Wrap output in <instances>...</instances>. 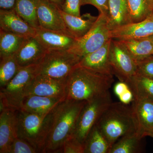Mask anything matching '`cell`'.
I'll return each mask as SVG.
<instances>
[{"mask_svg":"<svg viewBox=\"0 0 153 153\" xmlns=\"http://www.w3.org/2000/svg\"><path fill=\"white\" fill-rule=\"evenodd\" d=\"M86 102L66 99L55 107L52 111V123L44 153H60L64 142L73 136Z\"/></svg>","mask_w":153,"mask_h":153,"instance_id":"7a4b0ae2","label":"cell"},{"mask_svg":"<svg viewBox=\"0 0 153 153\" xmlns=\"http://www.w3.org/2000/svg\"><path fill=\"white\" fill-rule=\"evenodd\" d=\"M149 37V38H150L153 41V36H150V37Z\"/></svg>","mask_w":153,"mask_h":153,"instance_id":"f35d334b","label":"cell"},{"mask_svg":"<svg viewBox=\"0 0 153 153\" xmlns=\"http://www.w3.org/2000/svg\"><path fill=\"white\" fill-rule=\"evenodd\" d=\"M112 102L109 91L87 101L79 114L73 136L84 144L89 132Z\"/></svg>","mask_w":153,"mask_h":153,"instance_id":"52a82bcc","label":"cell"},{"mask_svg":"<svg viewBox=\"0 0 153 153\" xmlns=\"http://www.w3.org/2000/svg\"><path fill=\"white\" fill-rule=\"evenodd\" d=\"M110 32L107 17L100 13L90 30L82 38L76 39L68 51L82 58L101 48L111 39Z\"/></svg>","mask_w":153,"mask_h":153,"instance_id":"ba28073f","label":"cell"},{"mask_svg":"<svg viewBox=\"0 0 153 153\" xmlns=\"http://www.w3.org/2000/svg\"><path fill=\"white\" fill-rule=\"evenodd\" d=\"M113 76L77 65L65 80L66 99L88 101L109 91Z\"/></svg>","mask_w":153,"mask_h":153,"instance_id":"6da1fadb","label":"cell"},{"mask_svg":"<svg viewBox=\"0 0 153 153\" xmlns=\"http://www.w3.org/2000/svg\"><path fill=\"white\" fill-rule=\"evenodd\" d=\"M0 153H9L17 136V111L7 108L0 112Z\"/></svg>","mask_w":153,"mask_h":153,"instance_id":"e0dca14e","label":"cell"},{"mask_svg":"<svg viewBox=\"0 0 153 153\" xmlns=\"http://www.w3.org/2000/svg\"><path fill=\"white\" fill-rule=\"evenodd\" d=\"M35 37L48 50H68L76 40L68 33L41 27L36 29Z\"/></svg>","mask_w":153,"mask_h":153,"instance_id":"4fadbf2b","label":"cell"},{"mask_svg":"<svg viewBox=\"0 0 153 153\" xmlns=\"http://www.w3.org/2000/svg\"><path fill=\"white\" fill-rule=\"evenodd\" d=\"M111 39L101 48L82 57L78 65L102 74L114 76L109 57Z\"/></svg>","mask_w":153,"mask_h":153,"instance_id":"2e32d148","label":"cell"},{"mask_svg":"<svg viewBox=\"0 0 153 153\" xmlns=\"http://www.w3.org/2000/svg\"><path fill=\"white\" fill-rule=\"evenodd\" d=\"M84 153H109L111 146L97 125L92 128L84 143Z\"/></svg>","mask_w":153,"mask_h":153,"instance_id":"603a6c76","label":"cell"},{"mask_svg":"<svg viewBox=\"0 0 153 153\" xmlns=\"http://www.w3.org/2000/svg\"><path fill=\"white\" fill-rule=\"evenodd\" d=\"M81 58L68 50H48L38 64V74L65 81Z\"/></svg>","mask_w":153,"mask_h":153,"instance_id":"8992f818","label":"cell"},{"mask_svg":"<svg viewBox=\"0 0 153 153\" xmlns=\"http://www.w3.org/2000/svg\"><path fill=\"white\" fill-rule=\"evenodd\" d=\"M60 153H84V144L72 136L63 143Z\"/></svg>","mask_w":153,"mask_h":153,"instance_id":"1f68e13d","label":"cell"},{"mask_svg":"<svg viewBox=\"0 0 153 153\" xmlns=\"http://www.w3.org/2000/svg\"><path fill=\"white\" fill-rule=\"evenodd\" d=\"M52 120V111L40 115L17 111V136L30 143L38 153H44Z\"/></svg>","mask_w":153,"mask_h":153,"instance_id":"277c9868","label":"cell"},{"mask_svg":"<svg viewBox=\"0 0 153 153\" xmlns=\"http://www.w3.org/2000/svg\"><path fill=\"white\" fill-rule=\"evenodd\" d=\"M38 64L22 67L13 78L0 91V112L7 108L21 109L28 83L38 74Z\"/></svg>","mask_w":153,"mask_h":153,"instance_id":"5b68a950","label":"cell"},{"mask_svg":"<svg viewBox=\"0 0 153 153\" xmlns=\"http://www.w3.org/2000/svg\"><path fill=\"white\" fill-rule=\"evenodd\" d=\"M29 95L66 98L65 81L38 74L26 88L25 97Z\"/></svg>","mask_w":153,"mask_h":153,"instance_id":"30bf717a","label":"cell"},{"mask_svg":"<svg viewBox=\"0 0 153 153\" xmlns=\"http://www.w3.org/2000/svg\"><path fill=\"white\" fill-rule=\"evenodd\" d=\"M60 10L49 0H39L37 17L40 27L70 34L66 29Z\"/></svg>","mask_w":153,"mask_h":153,"instance_id":"8fae6325","label":"cell"},{"mask_svg":"<svg viewBox=\"0 0 153 153\" xmlns=\"http://www.w3.org/2000/svg\"><path fill=\"white\" fill-rule=\"evenodd\" d=\"M132 105L137 121L138 131L143 137L149 135L153 130V101L134 98Z\"/></svg>","mask_w":153,"mask_h":153,"instance_id":"ffe728a7","label":"cell"},{"mask_svg":"<svg viewBox=\"0 0 153 153\" xmlns=\"http://www.w3.org/2000/svg\"><path fill=\"white\" fill-rule=\"evenodd\" d=\"M39 0H17L15 10L22 19L36 29L40 27L37 17Z\"/></svg>","mask_w":153,"mask_h":153,"instance_id":"4316f807","label":"cell"},{"mask_svg":"<svg viewBox=\"0 0 153 153\" xmlns=\"http://www.w3.org/2000/svg\"><path fill=\"white\" fill-rule=\"evenodd\" d=\"M47 51L35 37H28L15 56L18 64L22 68L39 64Z\"/></svg>","mask_w":153,"mask_h":153,"instance_id":"7c38bea8","label":"cell"},{"mask_svg":"<svg viewBox=\"0 0 153 153\" xmlns=\"http://www.w3.org/2000/svg\"><path fill=\"white\" fill-rule=\"evenodd\" d=\"M17 0H0V9L8 10L15 9Z\"/></svg>","mask_w":153,"mask_h":153,"instance_id":"d590c367","label":"cell"},{"mask_svg":"<svg viewBox=\"0 0 153 153\" xmlns=\"http://www.w3.org/2000/svg\"><path fill=\"white\" fill-rule=\"evenodd\" d=\"M110 35L112 39L117 40L153 36V13L141 22L131 23L111 31Z\"/></svg>","mask_w":153,"mask_h":153,"instance_id":"9a60e30c","label":"cell"},{"mask_svg":"<svg viewBox=\"0 0 153 153\" xmlns=\"http://www.w3.org/2000/svg\"><path fill=\"white\" fill-rule=\"evenodd\" d=\"M107 24L110 31L131 23L127 0H109Z\"/></svg>","mask_w":153,"mask_h":153,"instance_id":"44dd1931","label":"cell"},{"mask_svg":"<svg viewBox=\"0 0 153 153\" xmlns=\"http://www.w3.org/2000/svg\"><path fill=\"white\" fill-rule=\"evenodd\" d=\"M148 136L152 137L153 138V130L152 131H151L149 133V135Z\"/></svg>","mask_w":153,"mask_h":153,"instance_id":"74e56055","label":"cell"},{"mask_svg":"<svg viewBox=\"0 0 153 153\" xmlns=\"http://www.w3.org/2000/svg\"><path fill=\"white\" fill-rule=\"evenodd\" d=\"M109 0H81V5L90 4L95 7L100 13L103 14L108 17L109 13Z\"/></svg>","mask_w":153,"mask_h":153,"instance_id":"e575fe53","label":"cell"},{"mask_svg":"<svg viewBox=\"0 0 153 153\" xmlns=\"http://www.w3.org/2000/svg\"><path fill=\"white\" fill-rule=\"evenodd\" d=\"M109 57L114 75L119 81L129 83L137 72L136 63L118 40L111 39Z\"/></svg>","mask_w":153,"mask_h":153,"instance_id":"9c48e42d","label":"cell"},{"mask_svg":"<svg viewBox=\"0 0 153 153\" xmlns=\"http://www.w3.org/2000/svg\"><path fill=\"white\" fill-rule=\"evenodd\" d=\"M49 1L57 6L60 9H61L64 1V0H49Z\"/></svg>","mask_w":153,"mask_h":153,"instance_id":"8d00e7d4","label":"cell"},{"mask_svg":"<svg viewBox=\"0 0 153 153\" xmlns=\"http://www.w3.org/2000/svg\"><path fill=\"white\" fill-rule=\"evenodd\" d=\"M26 38L0 30L1 59L15 55Z\"/></svg>","mask_w":153,"mask_h":153,"instance_id":"484cf974","label":"cell"},{"mask_svg":"<svg viewBox=\"0 0 153 153\" xmlns=\"http://www.w3.org/2000/svg\"><path fill=\"white\" fill-rule=\"evenodd\" d=\"M131 23L141 22L153 13V0H127Z\"/></svg>","mask_w":153,"mask_h":153,"instance_id":"83f0119b","label":"cell"},{"mask_svg":"<svg viewBox=\"0 0 153 153\" xmlns=\"http://www.w3.org/2000/svg\"><path fill=\"white\" fill-rule=\"evenodd\" d=\"M135 61L137 73L153 78V55Z\"/></svg>","mask_w":153,"mask_h":153,"instance_id":"d6a6232c","label":"cell"},{"mask_svg":"<svg viewBox=\"0 0 153 153\" xmlns=\"http://www.w3.org/2000/svg\"><path fill=\"white\" fill-rule=\"evenodd\" d=\"M22 67L18 64L15 55L1 59L0 86L7 85L17 74Z\"/></svg>","mask_w":153,"mask_h":153,"instance_id":"f1b7e54d","label":"cell"},{"mask_svg":"<svg viewBox=\"0 0 153 153\" xmlns=\"http://www.w3.org/2000/svg\"><path fill=\"white\" fill-rule=\"evenodd\" d=\"M81 6V0H64L61 10L66 13L79 16Z\"/></svg>","mask_w":153,"mask_h":153,"instance_id":"836d02e7","label":"cell"},{"mask_svg":"<svg viewBox=\"0 0 153 153\" xmlns=\"http://www.w3.org/2000/svg\"><path fill=\"white\" fill-rule=\"evenodd\" d=\"M118 41L135 60L153 55V41L149 37Z\"/></svg>","mask_w":153,"mask_h":153,"instance_id":"7402d4cb","label":"cell"},{"mask_svg":"<svg viewBox=\"0 0 153 153\" xmlns=\"http://www.w3.org/2000/svg\"><path fill=\"white\" fill-rule=\"evenodd\" d=\"M60 12L67 31L76 39L85 36L97 19V17L88 13L77 16L66 13L61 10Z\"/></svg>","mask_w":153,"mask_h":153,"instance_id":"d6986e66","label":"cell"},{"mask_svg":"<svg viewBox=\"0 0 153 153\" xmlns=\"http://www.w3.org/2000/svg\"><path fill=\"white\" fill-rule=\"evenodd\" d=\"M65 99V98L38 95L26 96L22 102L21 110L36 114L47 115Z\"/></svg>","mask_w":153,"mask_h":153,"instance_id":"ac0fdd59","label":"cell"},{"mask_svg":"<svg viewBox=\"0 0 153 153\" xmlns=\"http://www.w3.org/2000/svg\"><path fill=\"white\" fill-rule=\"evenodd\" d=\"M37 150L30 143L17 137L10 146L9 153H36Z\"/></svg>","mask_w":153,"mask_h":153,"instance_id":"4dcf8cb0","label":"cell"},{"mask_svg":"<svg viewBox=\"0 0 153 153\" xmlns=\"http://www.w3.org/2000/svg\"><path fill=\"white\" fill-rule=\"evenodd\" d=\"M114 92L121 102L130 104L133 101L134 95L130 87L126 82L119 81L115 85Z\"/></svg>","mask_w":153,"mask_h":153,"instance_id":"f546056e","label":"cell"},{"mask_svg":"<svg viewBox=\"0 0 153 153\" xmlns=\"http://www.w3.org/2000/svg\"><path fill=\"white\" fill-rule=\"evenodd\" d=\"M132 91L134 98L153 101V78L137 72L128 83Z\"/></svg>","mask_w":153,"mask_h":153,"instance_id":"cb8c5ba5","label":"cell"},{"mask_svg":"<svg viewBox=\"0 0 153 153\" xmlns=\"http://www.w3.org/2000/svg\"><path fill=\"white\" fill-rule=\"evenodd\" d=\"M0 30L24 37H35L36 29L22 19L15 9L0 10Z\"/></svg>","mask_w":153,"mask_h":153,"instance_id":"5bb4252c","label":"cell"},{"mask_svg":"<svg viewBox=\"0 0 153 153\" xmlns=\"http://www.w3.org/2000/svg\"><path fill=\"white\" fill-rule=\"evenodd\" d=\"M143 137L138 131L124 136L113 145L109 153H139Z\"/></svg>","mask_w":153,"mask_h":153,"instance_id":"d4e9b609","label":"cell"},{"mask_svg":"<svg viewBox=\"0 0 153 153\" xmlns=\"http://www.w3.org/2000/svg\"><path fill=\"white\" fill-rule=\"evenodd\" d=\"M97 125L111 146L122 137L138 131V125L132 105L112 102L102 114Z\"/></svg>","mask_w":153,"mask_h":153,"instance_id":"3957f363","label":"cell"}]
</instances>
